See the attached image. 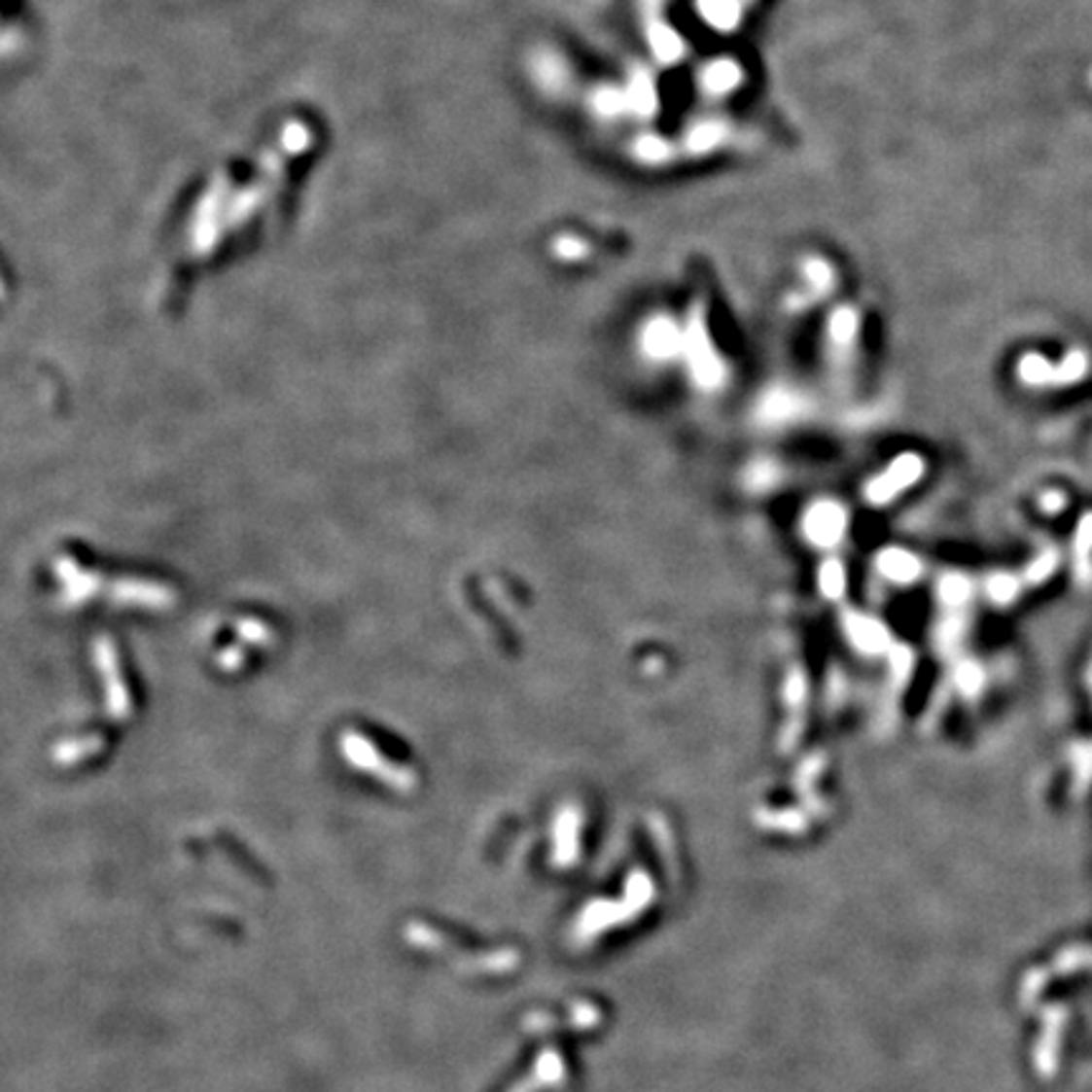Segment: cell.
Returning <instances> with one entry per match:
<instances>
[{
	"label": "cell",
	"mask_w": 1092,
	"mask_h": 1092,
	"mask_svg": "<svg viewBox=\"0 0 1092 1092\" xmlns=\"http://www.w3.org/2000/svg\"><path fill=\"white\" fill-rule=\"evenodd\" d=\"M1024 589H1027V584H1024L1022 577L1011 575V572H994V575L986 577L984 581L986 597H989L997 607L1014 605Z\"/></svg>",
	"instance_id": "cell-8"
},
{
	"label": "cell",
	"mask_w": 1092,
	"mask_h": 1092,
	"mask_svg": "<svg viewBox=\"0 0 1092 1092\" xmlns=\"http://www.w3.org/2000/svg\"><path fill=\"white\" fill-rule=\"evenodd\" d=\"M1090 668H1092V665H1090Z\"/></svg>",
	"instance_id": "cell-19"
},
{
	"label": "cell",
	"mask_w": 1092,
	"mask_h": 1092,
	"mask_svg": "<svg viewBox=\"0 0 1092 1092\" xmlns=\"http://www.w3.org/2000/svg\"><path fill=\"white\" fill-rule=\"evenodd\" d=\"M878 569L885 580L896 581V584H910L921 577L923 564L913 551L891 546L878 556Z\"/></svg>",
	"instance_id": "cell-5"
},
{
	"label": "cell",
	"mask_w": 1092,
	"mask_h": 1092,
	"mask_svg": "<svg viewBox=\"0 0 1092 1092\" xmlns=\"http://www.w3.org/2000/svg\"><path fill=\"white\" fill-rule=\"evenodd\" d=\"M954 688L959 690L967 701L979 698L986 688V670L976 660H959L954 668Z\"/></svg>",
	"instance_id": "cell-10"
},
{
	"label": "cell",
	"mask_w": 1092,
	"mask_h": 1092,
	"mask_svg": "<svg viewBox=\"0 0 1092 1092\" xmlns=\"http://www.w3.org/2000/svg\"><path fill=\"white\" fill-rule=\"evenodd\" d=\"M1073 575L1080 587L1092 581V511L1082 513L1073 539Z\"/></svg>",
	"instance_id": "cell-6"
},
{
	"label": "cell",
	"mask_w": 1092,
	"mask_h": 1092,
	"mask_svg": "<svg viewBox=\"0 0 1092 1092\" xmlns=\"http://www.w3.org/2000/svg\"><path fill=\"white\" fill-rule=\"evenodd\" d=\"M973 597V581L961 572H948L938 581V600L943 602L948 613L964 610Z\"/></svg>",
	"instance_id": "cell-9"
},
{
	"label": "cell",
	"mask_w": 1092,
	"mask_h": 1092,
	"mask_svg": "<svg viewBox=\"0 0 1092 1092\" xmlns=\"http://www.w3.org/2000/svg\"><path fill=\"white\" fill-rule=\"evenodd\" d=\"M820 587L822 592L828 594L829 600H837V597L845 592V572H842L840 562H828L825 567H822Z\"/></svg>",
	"instance_id": "cell-16"
},
{
	"label": "cell",
	"mask_w": 1092,
	"mask_h": 1092,
	"mask_svg": "<svg viewBox=\"0 0 1092 1092\" xmlns=\"http://www.w3.org/2000/svg\"><path fill=\"white\" fill-rule=\"evenodd\" d=\"M645 341H648V352H651L652 357H670V354H676L678 349V335L668 327V324H657V327H652L651 335H648V339Z\"/></svg>",
	"instance_id": "cell-15"
},
{
	"label": "cell",
	"mask_w": 1092,
	"mask_h": 1092,
	"mask_svg": "<svg viewBox=\"0 0 1092 1092\" xmlns=\"http://www.w3.org/2000/svg\"><path fill=\"white\" fill-rule=\"evenodd\" d=\"M96 663H99V673H104L107 678V706L109 716L117 721L126 719L132 714V701L126 693L124 678H120V665H117V652H114L109 640H96Z\"/></svg>",
	"instance_id": "cell-3"
},
{
	"label": "cell",
	"mask_w": 1092,
	"mask_h": 1092,
	"mask_svg": "<svg viewBox=\"0 0 1092 1092\" xmlns=\"http://www.w3.org/2000/svg\"><path fill=\"white\" fill-rule=\"evenodd\" d=\"M1087 678H1090V688H1092V668H1090V676H1087Z\"/></svg>",
	"instance_id": "cell-18"
},
{
	"label": "cell",
	"mask_w": 1092,
	"mask_h": 1092,
	"mask_svg": "<svg viewBox=\"0 0 1092 1092\" xmlns=\"http://www.w3.org/2000/svg\"><path fill=\"white\" fill-rule=\"evenodd\" d=\"M847 526V513L840 504L832 501H822V504L812 506L804 516V534L815 546H834L845 534Z\"/></svg>",
	"instance_id": "cell-2"
},
{
	"label": "cell",
	"mask_w": 1092,
	"mask_h": 1092,
	"mask_svg": "<svg viewBox=\"0 0 1092 1092\" xmlns=\"http://www.w3.org/2000/svg\"><path fill=\"white\" fill-rule=\"evenodd\" d=\"M1017 374L1027 387H1037V390L1057 387V362H1049L1047 357L1037 352L1024 354L1017 365Z\"/></svg>",
	"instance_id": "cell-7"
},
{
	"label": "cell",
	"mask_w": 1092,
	"mask_h": 1092,
	"mask_svg": "<svg viewBox=\"0 0 1092 1092\" xmlns=\"http://www.w3.org/2000/svg\"><path fill=\"white\" fill-rule=\"evenodd\" d=\"M923 471H926V463H923L921 455L916 453L898 455L896 461L885 468L878 478H872L870 483H867L865 488L867 501H872L875 506H883L888 504V501L898 499L905 488L916 486L918 480H921Z\"/></svg>",
	"instance_id": "cell-1"
},
{
	"label": "cell",
	"mask_w": 1092,
	"mask_h": 1092,
	"mask_svg": "<svg viewBox=\"0 0 1092 1092\" xmlns=\"http://www.w3.org/2000/svg\"><path fill=\"white\" fill-rule=\"evenodd\" d=\"M845 630L847 638L853 640L860 652L880 655V652L891 651V632L885 630V625L878 619L865 617V615H847Z\"/></svg>",
	"instance_id": "cell-4"
},
{
	"label": "cell",
	"mask_w": 1092,
	"mask_h": 1092,
	"mask_svg": "<svg viewBox=\"0 0 1092 1092\" xmlns=\"http://www.w3.org/2000/svg\"><path fill=\"white\" fill-rule=\"evenodd\" d=\"M1068 506V499H1065V493L1062 491H1047L1039 499V509H1042L1044 513H1060L1062 509Z\"/></svg>",
	"instance_id": "cell-17"
},
{
	"label": "cell",
	"mask_w": 1092,
	"mask_h": 1092,
	"mask_svg": "<svg viewBox=\"0 0 1092 1092\" xmlns=\"http://www.w3.org/2000/svg\"><path fill=\"white\" fill-rule=\"evenodd\" d=\"M1057 567H1060V551H1057L1055 546H1047V549L1039 551V554L1027 564V569H1024L1022 575L1024 584H1027V587H1039V584H1044L1049 577L1055 575Z\"/></svg>",
	"instance_id": "cell-11"
},
{
	"label": "cell",
	"mask_w": 1092,
	"mask_h": 1092,
	"mask_svg": "<svg viewBox=\"0 0 1092 1092\" xmlns=\"http://www.w3.org/2000/svg\"><path fill=\"white\" fill-rule=\"evenodd\" d=\"M1090 360L1085 352H1070L1062 362H1057V387H1073L1087 377Z\"/></svg>",
	"instance_id": "cell-13"
},
{
	"label": "cell",
	"mask_w": 1092,
	"mask_h": 1092,
	"mask_svg": "<svg viewBox=\"0 0 1092 1092\" xmlns=\"http://www.w3.org/2000/svg\"><path fill=\"white\" fill-rule=\"evenodd\" d=\"M964 632H967V619H964L961 610H956L938 627V648L943 652H954L959 648L961 638H964Z\"/></svg>",
	"instance_id": "cell-14"
},
{
	"label": "cell",
	"mask_w": 1092,
	"mask_h": 1092,
	"mask_svg": "<svg viewBox=\"0 0 1092 1092\" xmlns=\"http://www.w3.org/2000/svg\"><path fill=\"white\" fill-rule=\"evenodd\" d=\"M799 410H802V403H799L792 392L777 390L771 392L769 400L764 403L761 415H764V420H769V423H784V420H792Z\"/></svg>",
	"instance_id": "cell-12"
}]
</instances>
